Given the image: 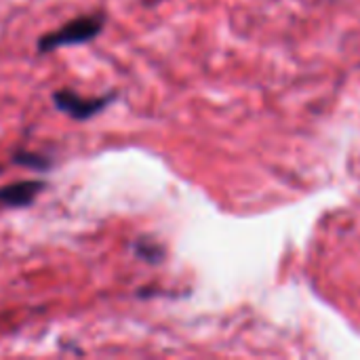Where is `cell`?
<instances>
[{
  "label": "cell",
  "instance_id": "1",
  "mask_svg": "<svg viewBox=\"0 0 360 360\" xmlns=\"http://www.w3.org/2000/svg\"><path fill=\"white\" fill-rule=\"evenodd\" d=\"M103 27H105V13L95 11V13L78 15L68 23H63L61 27L42 34L36 42V51L51 53L63 46H78V44L93 42L103 32Z\"/></svg>",
  "mask_w": 360,
  "mask_h": 360
},
{
  "label": "cell",
  "instance_id": "2",
  "mask_svg": "<svg viewBox=\"0 0 360 360\" xmlns=\"http://www.w3.org/2000/svg\"><path fill=\"white\" fill-rule=\"evenodd\" d=\"M114 99H118V91H110L99 97H84L72 89H59L53 93V105L78 122L91 120L93 116L101 114Z\"/></svg>",
  "mask_w": 360,
  "mask_h": 360
},
{
  "label": "cell",
  "instance_id": "3",
  "mask_svg": "<svg viewBox=\"0 0 360 360\" xmlns=\"http://www.w3.org/2000/svg\"><path fill=\"white\" fill-rule=\"evenodd\" d=\"M46 190V181L42 179H21L0 188V205L11 209H25L34 205V200Z\"/></svg>",
  "mask_w": 360,
  "mask_h": 360
},
{
  "label": "cell",
  "instance_id": "4",
  "mask_svg": "<svg viewBox=\"0 0 360 360\" xmlns=\"http://www.w3.org/2000/svg\"><path fill=\"white\" fill-rule=\"evenodd\" d=\"M133 251L146 264H162V259L167 257V249L158 240L148 236H139L133 245Z\"/></svg>",
  "mask_w": 360,
  "mask_h": 360
},
{
  "label": "cell",
  "instance_id": "5",
  "mask_svg": "<svg viewBox=\"0 0 360 360\" xmlns=\"http://www.w3.org/2000/svg\"><path fill=\"white\" fill-rule=\"evenodd\" d=\"M15 165H21V167H27V169H34L38 173H44L51 169V158L49 156H42L38 152H27V150H17L11 158Z\"/></svg>",
  "mask_w": 360,
  "mask_h": 360
},
{
  "label": "cell",
  "instance_id": "6",
  "mask_svg": "<svg viewBox=\"0 0 360 360\" xmlns=\"http://www.w3.org/2000/svg\"><path fill=\"white\" fill-rule=\"evenodd\" d=\"M0 171H2V167H0Z\"/></svg>",
  "mask_w": 360,
  "mask_h": 360
}]
</instances>
